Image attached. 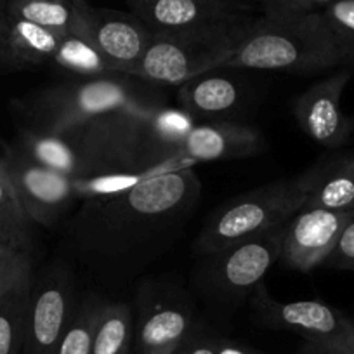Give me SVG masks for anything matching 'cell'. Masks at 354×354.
I'll use <instances>...</instances> for the list:
<instances>
[{"label":"cell","instance_id":"6da1fadb","mask_svg":"<svg viewBox=\"0 0 354 354\" xmlns=\"http://www.w3.org/2000/svg\"><path fill=\"white\" fill-rule=\"evenodd\" d=\"M200 196L195 169L183 167L115 195L82 200L64 230L68 245L94 270L125 277L177 240Z\"/></svg>","mask_w":354,"mask_h":354},{"label":"cell","instance_id":"7a4b0ae2","mask_svg":"<svg viewBox=\"0 0 354 354\" xmlns=\"http://www.w3.org/2000/svg\"><path fill=\"white\" fill-rule=\"evenodd\" d=\"M224 68L313 75L344 68V61L318 11L295 18H255Z\"/></svg>","mask_w":354,"mask_h":354},{"label":"cell","instance_id":"3957f363","mask_svg":"<svg viewBox=\"0 0 354 354\" xmlns=\"http://www.w3.org/2000/svg\"><path fill=\"white\" fill-rule=\"evenodd\" d=\"M151 87L124 73L50 85L23 101V129L57 134L111 111L156 106Z\"/></svg>","mask_w":354,"mask_h":354},{"label":"cell","instance_id":"277c9868","mask_svg":"<svg viewBox=\"0 0 354 354\" xmlns=\"http://www.w3.org/2000/svg\"><path fill=\"white\" fill-rule=\"evenodd\" d=\"M255 18L181 33H155L132 77L153 85L179 87L192 78L224 68Z\"/></svg>","mask_w":354,"mask_h":354},{"label":"cell","instance_id":"5b68a950","mask_svg":"<svg viewBox=\"0 0 354 354\" xmlns=\"http://www.w3.org/2000/svg\"><path fill=\"white\" fill-rule=\"evenodd\" d=\"M306 193L301 176L270 183L230 200L212 214L196 238L202 255L216 252L266 233L290 221L304 209Z\"/></svg>","mask_w":354,"mask_h":354},{"label":"cell","instance_id":"8992f818","mask_svg":"<svg viewBox=\"0 0 354 354\" xmlns=\"http://www.w3.org/2000/svg\"><path fill=\"white\" fill-rule=\"evenodd\" d=\"M250 301L264 325L294 332L304 340L299 354H351L354 322L333 306L322 301H277L264 283Z\"/></svg>","mask_w":354,"mask_h":354},{"label":"cell","instance_id":"52a82bcc","mask_svg":"<svg viewBox=\"0 0 354 354\" xmlns=\"http://www.w3.org/2000/svg\"><path fill=\"white\" fill-rule=\"evenodd\" d=\"M287 223L252 236L236 245L205 255L203 287L217 302H240L248 299L262 283L277 262H280Z\"/></svg>","mask_w":354,"mask_h":354},{"label":"cell","instance_id":"ba28073f","mask_svg":"<svg viewBox=\"0 0 354 354\" xmlns=\"http://www.w3.org/2000/svg\"><path fill=\"white\" fill-rule=\"evenodd\" d=\"M0 165L33 224L53 227L78 200L71 177L33 162L16 146L4 149Z\"/></svg>","mask_w":354,"mask_h":354},{"label":"cell","instance_id":"9c48e42d","mask_svg":"<svg viewBox=\"0 0 354 354\" xmlns=\"http://www.w3.org/2000/svg\"><path fill=\"white\" fill-rule=\"evenodd\" d=\"M198 326L193 308L176 288L162 285L141 288L134 316L138 354H174Z\"/></svg>","mask_w":354,"mask_h":354},{"label":"cell","instance_id":"30bf717a","mask_svg":"<svg viewBox=\"0 0 354 354\" xmlns=\"http://www.w3.org/2000/svg\"><path fill=\"white\" fill-rule=\"evenodd\" d=\"M75 308L73 283L64 270L54 268L33 281L21 354H56Z\"/></svg>","mask_w":354,"mask_h":354},{"label":"cell","instance_id":"8fae6325","mask_svg":"<svg viewBox=\"0 0 354 354\" xmlns=\"http://www.w3.org/2000/svg\"><path fill=\"white\" fill-rule=\"evenodd\" d=\"M353 70L342 68L316 82L294 103V117L309 139L326 149H339L354 132V118L342 110V94Z\"/></svg>","mask_w":354,"mask_h":354},{"label":"cell","instance_id":"7c38bea8","mask_svg":"<svg viewBox=\"0 0 354 354\" xmlns=\"http://www.w3.org/2000/svg\"><path fill=\"white\" fill-rule=\"evenodd\" d=\"M153 33L195 32L250 19L238 0H125Z\"/></svg>","mask_w":354,"mask_h":354},{"label":"cell","instance_id":"4fadbf2b","mask_svg":"<svg viewBox=\"0 0 354 354\" xmlns=\"http://www.w3.org/2000/svg\"><path fill=\"white\" fill-rule=\"evenodd\" d=\"M354 210H328L306 207L287 224L280 262L295 271L325 266Z\"/></svg>","mask_w":354,"mask_h":354},{"label":"cell","instance_id":"5bb4252c","mask_svg":"<svg viewBox=\"0 0 354 354\" xmlns=\"http://www.w3.org/2000/svg\"><path fill=\"white\" fill-rule=\"evenodd\" d=\"M84 33L118 73L131 77L155 39V33L131 11L94 8L88 2L84 9Z\"/></svg>","mask_w":354,"mask_h":354},{"label":"cell","instance_id":"9a60e30c","mask_svg":"<svg viewBox=\"0 0 354 354\" xmlns=\"http://www.w3.org/2000/svg\"><path fill=\"white\" fill-rule=\"evenodd\" d=\"M264 136L257 129L236 122H196L179 146L181 165L247 158L264 151Z\"/></svg>","mask_w":354,"mask_h":354},{"label":"cell","instance_id":"2e32d148","mask_svg":"<svg viewBox=\"0 0 354 354\" xmlns=\"http://www.w3.org/2000/svg\"><path fill=\"white\" fill-rule=\"evenodd\" d=\"M245 87L233 77L221 75L219 70L192 78L177 87L181 110L196 122H233V115L245 103Z\"/></svg>","mask_w":354,"mask_h":354},{"label":"cell","instance_id":"e0dca14e","mask_svg":"<svg viewBox=\"0 0 354 354\" xmlns=\"http://www.w3.org/2000/svg\"><path fill=\"white\" fill-rule=\"evenodd\" d=\"M306 207L354 210V151L328 156L301 174Z\"/></svg>","mask_w":354,"mask_h":354},{"label":"cell","instance_id":"ac0fdd59","mask_svg":"<svg viewBox=\"0 0 354 354\" xmlns=\"http://www.w3.org/2000/svg\"><path fill=\"white\" fill-rule=\"evenodd\" d=\"M61 37L32 21L8 16V66L30 68L53 63Z\"/></svg>","mask_w":354,"mask_h":354},{"label":"cell","instance_id":"d6986e66","mask_svg":"<svg viewBox=\"0 0 354 354\" xmlns=\"http://www.w3.org/2000/svg\"><path fill=\"white\" fill-rule=\"evenodd\" d=\"M87 0H9L6 16L32 21L59 35L84 33Z\"/></svg>","mask_w":354,"mask_h":354},{"label":"cell","instance_id":"ffe728a7","mask_svg":"<svg viewBox=\"0 0 354 354\" xmlns=\"http://www.w3.org/2000/svg\"><path fill=\"white\" fill-rule=\"evenodd\" d=\"M53 64L80 78L106 77L118 73L111 61L94 46L85 33H66L61 37Z\"/></svg>","mask_w":354,"mask_h":354},{"label":"cell","instance_id":"44dd1931","mask_svg":"<svg viewBox=\"0 0 354 354\" xmlns=\"http://www.w3.org/2000/svg\"><path fill=\"white\" fill-rule=\"evenodd\" d=\"M134 313L125 302H101L91 354H131Z\"/></svg>","mask_w":354,"mask_h":354},{"label":"cell","instance_id":"7402d4cb","mask_svg":"<svg viewBox=\"0 0 354 354\" xmlns=\"http://www.w3.org/2000/svg\"><path fill=\"white\" fill-rule=\"evenodd\" d=\"M32 224L0 165V243L30 252L33 241Z\"/></svg>","mask_w":354,"mask_h":354},{"label":"cell","instance_id":"603a6c76","mask_svg":"<svg viewBox=\"0 0 354 354\" xmlns=\"http://www.w3.org/2000/svg\"><path fill=\"white\" fill-rule=\"evenodd\" d=\"M32 287L0 297V354H21Z\"/></svg>","mask_w":354,"mask_h":354},{"label":"cell","instance_id":"cb8c5ba5","mask_svg":"<svg viewBox=\"0 0 354 354\" xmlns=\"http://www.w3.org/2000/svg\"><path fill=\"white\" fill-rule=\"evenodd\" d=\"M100 309L101 301L97 299L91 297L77 302V308H75L70 325L57 346L56 354H91Z\"/></svg>","mask_w":354,"mask_h":354},{"label":"cell","instance_id":"d4e9b609","mask_svg":"<svg viewBox=\"0 0 354 354\" xmlns=\"http://www.w3.org/2000/svg\"><path fill=\"white\" fill-rule=\"evenodd\" d=\"M322 15L342 54L344 68L354 70V0H332Z\"/></svg>","mask_w":354,"mask_h":354},{"label":"cell","instance_id":"484cf974","mask_svg":"<svg viewBox=\"0 0 354 354\" xmlns=\"http://www.w3.org/2000/svg\"><path fill=\"white\" fill-rule=\"evenodd\" d=\"M33 285L30 252L0 243V297Z\"/></svg>","mask_w":354,"mask_h":354},{"label":"cell","instance_id":"4316f807","mask_svg":"<svg viewBox=\"0 0 354 354\" xmlns=\"http://www.w3.org/2000/svg\"><path fill=\"white\" fill-rule=\"evenodd\" d=\"M270 18H295L323 11L332 0H255Z\"/></svg>","mask_w":354,"mask_h":354},{"label":"cell","instance_id":"83f0119b","mask_svg":"<svg viewBox=\"0 0 354 354\" xmlns=\"http://www.w3.org/2000/svg\"><path fill=\"white\" fill-rule=\"evenodd\" d=\"M326 268L340 271H354V212L347 221L335 248L325 262Z\"/></svg>","mask_w":354,"mask_h":354},{"label":"cell","instance_id":"f1b7e54d","mask_svg":"<svg viewBox=\"0 0 354 354\" xmlns=\"http://www.w3.org/2000/svg\"><path fill=\"white\" fill-rule=\"evenodd\" d=\"M174 354H217V335L200 325Z\"/></svg>","mask_w":354,"mask_h":354},{"label":"cell","instance_id":"f546056e","mask_svg":"<svg viewBox=\"0 0 354 354\" xmlns=\"http://www.w3.org/2000/svg\"><path fill=\"white\" fill-rule=\"evenodd\" d=\"M217 354H262L255 351L254 347L245 346V344L236 342L233 339L217 335Z\"/></svg>","mask_w":354,"mask_h":354},{"label":"cell","instance_id":"4dcf8cb0","mask_svg":"<svg viewBox=\"0 0 354 354\" xmlns=\"http://www.w3.org/2000/svg\"><path fill=\"white\" fill-rule=\"evenodd\" d=\"M0 64L8 66V16L0 12Z\"/></svg>","mask_w":354,"mask_h":354},{"label":"cell","instance_id":"1f68e13d","mask_svg":"<svg viewBox=\"0 0 354 354\" xmlns=\"http://www.w3.org/2000/svg\"><path fill=\"white\" fill-rule=\"evenodd\" d=\"M351 354H354V325H353V340H351Z\"/></svg>","mask_w":354,"mask_h":354},{"label":"cell","instance_id":"d6a6232c","mask_svg":"<svg viewBox=\"0 0 354 354\" xmlns=\"http://www.w3.org/2000/svg\"><path fill=\"white\" fill-rule=\"evenodd\" d=\"M8 2H9V0H8Z\"/></svg>","mask_w":354,"mask_h":354}]
</instances>
